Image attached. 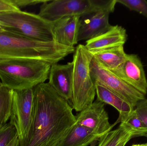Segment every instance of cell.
Masks as SVG:
<instances>
[{
	"label": "cell",
	"instance_id": "obj_22",
	"mask_svg": "<svg viewBox=\"0 0 147 146\" xmlns=\"http://www.w3.org/2000/svg\"><path fill=\"white\" fill-rule=\"evenodd\" d=\"M117 3L147 18V1L146 0H117Z\"/></svg>",
	"mask_w": 147,
	"mask_h": 146
},
{
	"label": "cell",
	"instance_id": "obj_25",
	"mask_svg": "<svg viewBox=\"0 0 147 146\" xmlns=\"http://www.w3.org/2000/svg\"><path fill=\"white\" fill-rule=\"evenodd\" d=\"M15 4L20 9L27 6L36 5L39 3H43L48 1V0H13Z\"/></svg>",
	"mask_w": 147,
	"mask_h": 146
},
{
	"label": "cell",
	"instance_id": "obj_19",
	"mask_svg": "<svg viewBox=\"0 0 147 146\" xmlns=\"http://www.w3.org/2000/svg\"><path fill=\"white\" fill-rule=\"evenodd\" d=\"M121 125L132 133L134 138L144 136L147 133V129L140 120L134 110L125 119L121 121Z\"/></svg>",
	"mask_w": 147,
	"mask_h": 146
},
{
	"label": "cell",
	"instance_id": "obj_13",
	"mask_svg": "<svg viewBox=\"0 0 147 146\" xmlns=\"http://www.w3.org/2000/svg\"><path fill=\"white\" fill-rule=\"evenodd\" d=\"M80 19V16H69L52 21L54 42L64 46L74 47L78 42Z\"/></svg>",
	"mask_w": 147,
	"mask_h": 146
},
{
	"label": "cell",
	"instance_id": "obj_27",
	"mask_svg": "<svg viewBox=\"0 0 147 146\" xmlns=\"http://www.w3.org/2000/svg\"><path fill=\"white\" fill-rule=\"evenodd\" d=\"M18 144H19V139H18V137H17L12 141L8 146H18Z\"/></svg>",
	"mask_w": 147,
	"mask_h": 146
},
{
	"label": "cell",
	"instance_id": "obj_26",
	"mask_svg": "<svg viewBox=\"0 0 147 146\" xmlns=\"http://www.w3.org/2000/svg\"><path fill=\"white\" fill-rule=\"evenodd\" d=\"M134 138L132 133L128 131L116 146H125L132 138Z\"/></svg>",
	"mask_w": 147,
	"mask_h": 146
},
{
	"label": "cell",
	"instance_id": "obj_11",
	"mask_svg": "<svg viewBox=\"0 0 147 146\" xmlns=\"http://www.w3.org/2000/svg\"><path fill=\"white\" fill-rule=\"evenodd\" d=\"M111 71L125 83L145 96L146 95V77L143 64L138 55L127 54L124 61Z\"/></svg>",
	"mask_w": 147,
	"mask_h": 146
},
{
	"label": "cell",
	"instance_id": "obj_28",
	"mask_svg": "<svg viewBox=\"0 0 147 146\" xmlns=\"http://www.w3.org/2000/svg\"><path fill=\"white\" fill-rule=\"evenodd\" d=\"M131 146H147V143L145 144H136V145H132Z\"/></svg>",
	"mask_w": 147,
	"mask_h": 146
},
{
	"label": "cell",
	"instance_id": "obj_4",
	"mask_svg": "<svg viewBox=\"0 0 147 146\" xmlns=\"http://www.w3.org/2000/svg\"><path fill=\"white\" fill-rule=\"evenodd\" d=\"M93 55L84 45L79 44L73 55V82L71 101L72 109L77 112L86 109L93 103L96 95V85L90 74Z\"/></svg>",
	"mask_w": 147,
	"mask_h": 146
},
{
	"label": "cell",
	"instance_id": "obj_7",
	"mask_svg": "<svg viewBox=\"0 0 147 146\" xmlns=\"http://www.w3.org/2000/svg\"><path fill=\"white\" fill-rule=\"evenodd\" d=\"M9 122L16 129L19 144L22 146L28 136L32 120L33 88L13 90Z\"/></svg>",
	"mask_w": 147,
	"mask_h": 146
},
{
	"label": "cell",
	"instance_id": "obj_20",
	"mask_svg": "<svg viewBox=\"0 0 147 146\" xmlns=\"http://www.w3.org/2000/svg\"><path fill=\"white\" fill-rule=\"evenodd\" d=\"M128 131L120 124L118 128L100 137L98 146H116Z\"/></svg>",
	"mask_w": 147,
	"mask_h": 146
},
{
	"label": "cell",
	"instance_id": "obj_21",
	"mask_svg": "<svg viewBox=\"0 0 147 146\" xmlns=\"http://www.w3.org/2000/svg\"><path fill=\"white\" fill-rule=\"evenodd\" d=\"M17 137L18 134L15 127L10 122L7 123L0 129V146H8Z\"/></svg>",
	"mask_w": 147,
	"mask_h": 146
},
{
	"label": "cell",
	"instance_id": "obj_16",
	"mask_svg": "<svg viewBox=\"0 0 147 146\" xmlns=\"http://www.w3.org/2000/svg\"><path fill=\"white\" fill-rule=\"evenodd\" d=\"M99 138L89 128L75 123L58 146H88Z\"/></svg>",
	"mask_w": 147,
	"mask_h": 146
},
{
	"label": "cell",
	"instance_id": "obj_12",
	"mask_svg": "<svg viewBox=\"0 0 147 146\" xmlns=\"http://www.w3.org/2000/svg\"><path fill=\"white\" fill-rule=\"evenodd\" d=\"M73 67L72 61L52 65L48 77V84L68 102L72 98Z\"/></svg>",
	"mask_w": 147,
	"mask_h": 146
},
{
	"label": "cell",
	"instance_id": "obj_2",
	"mask_svg": "<svg viewBox=\"0 0 147 146\" xmlns=\"http://www.w3.org/2000/svg\"><path fill=\"white\" fill-rule=\"evenodd\" d=\"M74 47H68L54 41L44 42L4 31L0 32V60L13 58L37 59L57 63L70 54Z\"/></svg>",
	"mask_w": 147,
	"mask_h": 146
},
{
	"label": "cell",
	"instance_id": "obj_6",
	"mask_svg": "<svg viewBox=\"0 0 147 146\" xmlns=\"http://www.w3.org/2000/svg\"><path fill=\"white\" fill-rule=\"evenodd\" d=\"M110 0H54L42 3L38 15L54 21L69 16H84L106 6Z\"/></svg>",
	"mask_w": 147,
	"mask_h": 146
},
{
	"label": "cell",
	"instance_id": "obj_23",
	"mask_svg": "<svg viewBox=\"0 0 147 146\" xmlns=\"http://www.w3.org/2000/svg\"><path fill=\"white\" fill-rule=\"evenodd\" d=\"M135 108L137 116L147 129V99L138 102Z\"/></svg>",
	"mask_w": 147,
	"mask_h": 146
},
{
	"label": "cell",
	"instance_id": "obj_15",
	"mask_svg": "<svg viewBox=\"0 0 147 146\" xmlns=\"http://www.w3.org/2000/svg\"><path fill=\"white\" fill-rule=\"evenodd\" d=\"M97 99L116 109L119 113L120 121L125 119L134 108L119 96L98 83H95Z\"/></svg>",
	"mask_w": 147,
	"mask_h": 146
},
{
	"label": "cell",
	"instance_id": "obj_10",
	"mask_svg": "<svg viewBox=\"0 0 147 146\" xmlns=\"http://www.w3.org/2000/svg\"><path fill=\"white\" fill-rule=\"evenodd\" d=\"M76 123L91 130L99 138L111 131L118 122L111 125L109 115L105 108V103L97 99L88 108L76 116Z\"/></svg>",
	"mask_w": 147,
	"mask_h": 146
},
{
	"label": "cell",
	"instance_id": "obj_17",
	"mask_svg": "<svg viewBox=\"0 0 147 146\" xmlns=\"http://www.w3.org/2000/svg\"><path fill=\"white\" fill-rule=\"evenodd\" d=\"M127 55L124 45H121L99 51L93 55V58L104 67L111 71L124 61Z\"/></svg>",
	"mask_w": 147,
	"mask_h": 146
},
{
	"label": "cell",
	"instance_id": "obj_29",
	"mask_svg": "<svg viewBox=\"0 0 147 146\" xmlns=\"http://www.w3.org/2000/svg\"><path fill=\"white\" fill-rule=\"evenodd\" d=\"M4 31V30L3 29L2 27L0 26V32H1L3 31Z\"/></svg>",
	"mask_w": 147,
	"mask_h": 146
},
{
	"label": "cell",
	"instance_id": "obj_8",
	"mask_svg": "<svg viewBox=\"0 0 147 146\" xmlns=\"http://www.w3.org/2000/svg\"><path fill=\"white\" fill-rule=\"evenodd\" d=\"M91 76L95 83H98L135 108L138 102L146 96L125 83L112 71L100 65L94 58L91 62Z\"/></svg>",
	"mask_w": 147,
	"mask_h": 146
},
{
	"label": "cell",
	"instance_id": "obj_30",
	"mask_svg": "<svg viewBox=\"0 0 147 146\" xmlns=\"http://www.w3.org/2000/svg\"><path fill=\"white\" fill-rule=\"evenodd\" d=\"M144 136H145V137H147V133L145 135H144Z\"/></svg>",
	"mask_w": 147,
	"mask_h": 146
},
{
	"label": "cell",
	"instance_id": "obj_3",
	"mask_svg": "<svg viewBox=\"0 0 147 146\" xmlns=\"http://www.w3.org/2000/svg\"><path fill=\"white\" fill-rule=\"evenodd\" d=\"M51 65L31 58L1 59V82L13 90L33 88L48 79Z\"/></svg>",
	"mask_w": 147,
	"mask_h": 146
},
{
	"label": "cell",
	"instance_id": "obj_24",
	"mask_svg": "<svg viewBox=\"0 0 147 146\" xmlns=\"http://www.w3.org/2000/svg\"><path fill=\"white\" fill-rule=\"evenodd\" d=\"M20 10L13 0H0V12Z\"/></svg>",
	"mask_w": 147,
	"mask_h": 146
},
{
	"label": "cell",
	"instance_id": "obj_5",
	"mask_svg": "<svg viewBox=\"0 0 147 146\" xmlns=\"http://www.w3.org/2000/svg\"><path fill=\"white\" fill-rule=\"evenodd\" d=\"M0 26L4 31L44 42L54 41L52 21L38 14L22 10L0 12Z\"/></svg>",
	"mask_w": 147,
	"mask_h": 146
},
{
	"label": "cell",
	"instance_id": "obj_1",
	"mask_svg": "<svg viewBox=\"0 0 147 146\" xmlns=\"http://www.w3.org/2000/svg\"><path fill=\"white\" fill-rule=\"evenodd\" d=\"M32 120L22 146H58L76 123L73 109L48 83L33 87Z\"/></svg>",
	"mask_w": 147,
	"mask_h": 146
},
{
	"label": "cell",
	"instance_id": "obj_14",
	"mask_svg": "<svg viewBox=\"0 0 147 146\" xmlns=\"http://www.w3.org/2000/svg\"><path fill=\"white\" fill-rule=\"evenodd\" d=\"M127 39L126 29L121 26H112L106 32L87 40L85 45L87 50L94 55L104 50L124 45Z\"/></svg>",
	"mask_w": 147,
	"mask_h": 146
},
{
	"label": "cell",
	"instance_id": "obj_18",
	"mask_svg": "<svg viewBox=\"0 0 147 146\" xmlns=\"http://www.w3.org/2000/svg\"><path fill=\"white\" fill-rule=\"evenodd\" d=\"M13 90L0 82V129L7 123L11 116Z\"/></svg>",
	"mask_w": 147,
	"mask_h": 146
},
{
	"label": "cell",
	"instance_id": "obj_9",
	"mask_svg": "<svg viewBox=\"0 0 147 146\" xmlns=\"http://www.w3.org/2000/svg\"><path fill=\"white\" fill-rule=\"evenodd\" d=\"M117 3V0H110L104 7L80 17L78 42L91 39L110 29L112 25L109 22V18L114 12Z\"/></svg>",
	"mask_w": 147,
	"mask_h": 146
}]
</instances>
